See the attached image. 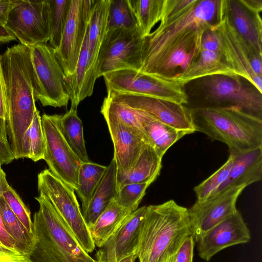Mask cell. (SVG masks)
Here are the masks:
<instances>
[{"label": "cell", "instance_id": "cell-18", "mask_svg": "<svg viewBox=\"0 0 262 262\" xmlns=\"http://www.w3.org/2000/svg\"><path fill=\"white\" fill-rule=\"evenodd\" d=\"M250 239V231L237 210L200 237L196 242L199 255L208 261L220 251Z\"/></svg>", "mask_w": 262, "mask_h": 262}, {"label": "cell", "instance_id": "cell-41", "mask_svg": "<svg viewBox=\"0 0 262 262\" xmlns=\"http://www.w3.org/2000/svg\"><path fill=\"white\" fill-rule=\"evenodd\" d=\"M14 159L13 153L8 141L0 135V165L9 164Z\"/></svg>", "mask_w": 262, "mask_h": 262}, {"label": "cell", "instance_id": "cell-16", "mask_svg": "<svg viewBox=\"0 0 262 262\" xmlns=\"http://www.w3.org/2000/svg\"><path fill=\"white\" fill-rule=\"evenodd\" d=\"M246 187H235L221 191L205 200H196L188 209L192 235L195 242L206 231L237 210L236 201Z\"/></svg>", "mask_w": 262, "mask_h": 262}, {"label": "cell", "instance_id": "cell-19", "mask_svg": "<svg viewBox=\"0 0 262 262\" xmlns=\"http://www.w3.org/2000/svg\"><path fill=\"white\" fill-rule=\"evenodd\" d=\"M147 206L130 214L119 228L99 247L96 254L97 262H119L136 254L140 227Z\"/></svg>", "mask_w": 262, "mask_h": 262}, {"label": "cell", "instance_id": "cell-33", "mask_svg": "<svg viewBox=\"0 0 262 262\" xmlns=\"http://www.w3.org/2000/svg\"><path fill=\"white\" fill-rule=\"evenodd\" d=\"M49 3V39L55 50L60 45L70 9L71 0H48Z\"/></svg>", "mask_w": 262, "mask_h": 262}, {"label": "cell", "instance_id": "cell-45", "mask_svg": "<svg viewBox=\"0 0 262 262\" xmlns=\"http://www.w3.org/2000/svg\"><path fill=\"white\" fill-rule=\"evenodd\" d=\"M0 241L7 247L15 249V243L10 236L6 231L0 213Z\"/></svg>", "mask_w": 262, "mask_h": 262}, {"label": "cell", "instance_id": "cell-42", "mask_svg": "<svg viewBox=\"0 0 262 262\" xmlns=\"http://www.w3.org/2000/svg\"><path fill=\"white\" fill-rule=\"evenodd\" d=\"M0 118L6 122L7 119V110L4 78L0 55Z\"/></svg>", "mask_w": 262, "mask_h": 262}, {"label": "cell", "instance_id": "cell-7", "mask_svg": "<svg viewBox=\"0 0 262 262\" xmlns=\"http://www.w3.org/2000/svg\"><path fill=\"white\" fill-rule=\"evenodd\" d=\"M37 178L39 195L46 197L50 201L83 250L88 253L93 252L95 246L75 190L48 169L40 172Z\"/></svg>", "mask_w": 262, "mask_h": 262}, {"label": "cell", "instance_id": "cell-44", "mask_svg": "<svg viewBox=\"0 0 262 262\" xmlns=\"http://www.w3.org/2000/svg\"><path fill=\"white\" fill-rule=\"evenodd\" d=\"M25 256L26 255L17 250L7 247L0 241V261L17 259Z\"/></svg>", "mask_w": 262, "mask_h": 262}, {"label": "cell", "instance_id": "cell-13", "mask_svg": "<svg viewBox=\"0 0 262 262\" xmlns=\"http://www.w3.org/2000/svg\"><path fill=\"white\" fill-rule=\"evenodd\" d=\"M41 122L45 141L43 160L54 174L75 191L82 162L67 143L53 115L43 114Z\"/></svg>", "mask_w": 262, "mask_h": 262}, {"label": "cell", "instance_id": "cell-21", "mask_svg": "<svg viewBox=\"0 0 262 262\" xmlns=\"http://www.w3.org/2000/svg\"><path fill=\"white\" fill-rule=\"evenodd\" d=\"M228 19L237 33L262 53V20L260 13L247 7L242 0H225Z\"/></svg>", "mask_w": 262, "mask_h": 262}, {"label": "cell", "instance_id": "cell-6", "mask_svg": "<svg viewBox=\"0 0 262 262\" xmlns=\"http://www.w3.org/2000/svg\"><path fill=\"white\" fill-rule=\"evenodd\" d=\"M220 40V53L234 75L262 94V53L245 41L230 24L225 0H220L217 20L213 25Z\"/></svg>", "mask_w": 262, "mask_h": 262}, {"label": "cell", "instance_id": "cell-29", "mask_svg": "<svg viewBox=\"0 0 262 262\" xmlns=\"http://www.w3.org/2000/svg\"><path fill=\"white\" fill-rule=\"evenodd\" d=\"M161 161L162 158L157 155L154 148L147 144L120 187L132 183H152L160 174Z\"/></svg>", "mask_w": 262, "mask_h": 262}, {"label": "cell", "instance_id": "cell-3", "mask_svg": "<svg viewBox=\"0 0 262 262\" xmlns=\"http://www.w3.org/2000/svg\"><path fill=\"white\" fill-rule=\"evenodd\" d=\"M195 131L226 144L231 153L262 147V119L235 106L190 108Z\"/></svg>", "mask_w": 262, "mask_h": 262}, {"label": "cell", "instance_id": "cell-12", "mask_svg": "<svg viewBox=\"0 0 262 262\" xmlns=\"http://www.w3.org/2000/svg\"><path fill=\"white\" fill-rule=\"evenodd\" d=\"M49 8L48 0H17L5 27L27 47L46 43L49 39Z\"/></svg>", "mask_w": 262, "mask_h": 262}, {"label": "cell", "instance_id": "cell-8", "mask_svg": "<svg viewBox=\"0 0 262 262\" xmlns=\"http://www.w3.org/2000/svg\"><path fill=\"white\" fill-rule=\"evenodd\" d=\"M29 48L35 99L43 106L66 107L70 101L66 77L56 57L55 49L45 43Z\"/></svg>", "mask_w": 262, "mask_h": 262}, {"label": "cell", "instance_id": "cell-5", "mask_svg": "<svg viewBox=\"0 0 262 262\" xmlns=\"http://www.w3.org/2000/svg\"><path fill=\"white\" fill-rule=\"evenodd\" d=\"M220 0H197L184 13L161 20L144 37L140 71L151 75L173 45L191 30L210 27L218 19Z\"/></svg>", "mask_w": 262, "mask_h": 262}, {"label": "cell", "instance_id": "cell-32", "mask_svg": "<svg viewBox=\"0 0 262 262\" xmlns=\"http://www.w3.org/2000/svg\"><path fill=\"white\" fill-rule=\"evenodd\" d=\"M164 0H129L138 27L144 37L160 21Z\"/></svg>", "mask_w": 262, "mask_h": 262}, {"label": "cell", "instance_id": "cell-49", "mask_svg": "<svg viewBox=\"0 0 262 262\" xmlns=\"http://www.w3.org/2000/svg\"><path fill=\"white\" fill-rule=\"evenodd\" d=\"M0 262H32V261L30 260L29 257L25 256L19 258L6 261H2Z\"/></svg>", "mask_w": 262, "mask_h": 262}, {"label": "cell", "instance_id": "cell-40", "mask_svg": "<svg viewBox=\"0 0 262 262\" xmlns=\"http://www.w3.org/2000/svg\"><path fill=\"white\" fill-rule=\"evenodd\" d=\"M195 242L192 235L187 236L177 251L174 262H193Z\"/></svg>", "mask_w": 262, "mask_h": 262}, {"label": "cell", "instance_id": "cell-27", "mask_svg": "<svg viewBox=\"0 0 262 262\" xmlns=\"http://www.w3.org/2000/svg\"><path fill=\"white\" fill-rule=\"evenodd\" d=\"M53 117L68 144L82 162L90 161L83 135L82 122L77 115V108L71 107L62 115Z\"/></svg>", "mask_w": 262, "mask_h": 262}, {"label": "cell", "instance_id": "cell-47", "mask_svg": "<svg viewBox=\"0 0 262 262\" xmlns=\"http://www.w3.org/2000/svg\"><path fill=\"white\" fill-rule=\"evenodd\" d=\"M6 180V175L2 168H0V196H2L9 187Z\"/></svg>", "mask_w": 262, "mask_h": 262}, {"label": "cell", "instance_id": "cell-4", "mask_svg": "<svg viewBox=\"0 0 262 262\" xmlns=\"http://www.w3.org/2000/svg\"><path fill=\"white\" fill-rule=\"evenodd\" d=\"M39 207L33 216L32 262H97L81 247L45 196L35 198Z\"/></svg>", "mask_w": 262, "mask_h": 262}, {"label": "cell", "instance_id": "cell-14", "mask_svg": "<svg viewBox=\"0 0 262 262\" xmlns=\"http://www.w3.org/2000/svg\"><path fill=\"white\" fill-rule=\"evenodd\" d=\"M94 0H71L70 9L56 57L65 76L75 72L88 28Z\"/></svg>", "mask_w": 262, "mask_h": 262}, {"label": "cell", "instance_id": "cell-51", "mask_svg": "<svg viewBox=\"0 0 262 262\" xmlns=\"http://www.w3.org/2000/svg\"><path fill=\"white\" fill-rule=\"evenodd\" d=\"M176 254L167 256L162 262H174Z\"/></svg>", "mask_w": 262, "mask_h": 262}, {"label": "cell", "instance_id": "cell-34", "mask_svg": "<svg viewBox=\"0 0 262 262\" xmlns=\"http://www.w3.org/2000/svg\"><path fill=\"white\" fill-rule=\"evenodd\" d=\"M137 21L129 0H110L107 31L138 28Z\"/></svg>", "mask_w": 262, "mask_h": 262}, {"label": "cell", "instance_id": "cell-11", "mask_svg": "<svg viewBox=\"0 0 262 262\" xmlns=\"http://www.w3.org/2000/svg\"><path fill=\"white\" fill-rule=\"evenodd\" d=\"M202 82L207 102L203 107L235 106L262 119V94L244 85L239 77L214 75Z\"/></svg>", "mask_w": 262, "mask_h": 262}, {"label": "cell", "instance_id": "cell-1", "mask_svg": "<svg viewBox=\"0 0 262 262\" xmlns=\"http://www.w3.org/2000/svg\"><path fill=\"white\" fill-rule=\"evenodd\" d=\"M1 59L5 84L8 140L14 159H18L21 158L23 137L37 108L30 48L21 43L8 48Z\"/></svg>", "mask_w": 262, "mask_h": 262}, {"label": "cell", "instance_id": "cell-52", "mask_svg": "<svg viewBox=\"0 0 262 262\" xmlns=\"http://www.w3.org/2000/svg\"><path fill=\"white\" fill-rule=\"evenodd\" d=\"M0 168H1V165H0Z\"/></svg>", "mask_w": 262, "mask_h": 262}, {"label": "cell", "instance_id": "cell-50", "mask_svg": "<svg viewBox=\"0 0 262 262\" xmlns=\"http://www.w3.org/2000/svg\"><path fill=\"white\" fill-rule=\"evenodd\" d=\"M136 258H137V256L134 254L124 258L119 262H134Z\"/></svg>", "mask_w": 262, "mask_h": 262}, {"label": "cell", "instance_id": "cell-28", "mask_svg": "<svg viewBox=\"0 0 262 262\" xmlns=\"http://www.w3.org/2000/svg\"><path fill=\"white\" fill-rule=\"evenodd\" d=\"M132 213L118 205L115 200L113 202L95 223L88 227L95 246L100 247Z\"/></svg>", "mask_w": 262, "mask_h": 262}, {"label": "cell", "instance_id": "cell-35", "mask_svg": "<svg viewBox=\"0 0 262 262\" xmlns=\"http://www.w3.org/2000/svg\"><path fill=\"white\" fill-rule=\"evenodd\" d=\"M233 161V155L230 154L228 160L221 167L194 188L197 201L205 200L217 191L227 180Z\"/></svg>", "mask_w": 262, "mask_h": 262}, {"label": "cell", "instance_id": "cell-23", "mask_svg": "<svg viewBox=\"0 0 262 262\" xmlns=\"http://www.w3.org/2000/svg\"><path fill=\"white\" fill-rule=\"evenodd\" d=\"M214 75L236 76L226 63L220 52L201 49L196 59L183 72L167 80L183 87L191 81Z\"/></svg>", "mask_w": 262, "mask_h": 262}, {"label": "cell", "instance_id": "cell-46", "mask_svg": "<svg viewBox=\"0 0 262 262\" xmlns=\"http://www.w3.org/2000/svg\"><path fill=\"white\" fill-rule=\"evenodd\" d=\"M16 39L13 33L6 27H0V42H8Z\"/></svg>", "mask_w": 262, "mask_h": 262}, {"label": "cell", "instance_id": "cell-2", "mask_svg": "<svg viewBox=\"0 0 262 262\" xmlns=\"http://www.w3.org/2000/svg\"><path fill=\"white\" fill-rule=\"evenodd\" d=\"M192 235L187 208L170 200L147 206L136 251L140 262H162Z\"/></svg>", "mask_w": 262, "mask_h": 262}, {"label": "cell", "instance_id": "cell-26", "mask_svg": "<svg viewBox=\"0 0 262 262\" xmlns=\"http://www.w3.org/2000/svg\"><path fill=\"white\" fill-rule=\"evenodd\" d=\"M117 193L116 167L113 159L82 215L88 226L93 225L103 211L115 200Z\"/></svg>", "mask_w": 262, "mask_h": 262}, {"label": "cell", "instance_id": "cell-38", "mask_svg": "<svg viewBox=\"0 0 262 262\" xmlns=\"http://www.w3.org/2000/svg\"><path fill=\"white\" fill-rule=\"evenodd\" d=\"M26 229L33 234L31 213L17 192L10 186L2 195Z\"/></svg>", "mask_w": 262, "mask_h": 262}, {"label": "cell", "instance_id": "cell-43", "mask_svg": "<svg viewBox=\"0 0 262 262\" xmlns=\"http://www.w3.org/2000/svg\"><path fill=\"white\" fill-rule=\"evenodd\" d=\"M17 0H0V27H5L10 12Z\"/></svg>", "mask_w": 262, "mask_h": 262}, {"label": "cell", "instance_id": "cell-10", "mask_svg": "<svg viewBox=\"0 0 262 262\" xmlns=\"http://www.w3.org/2000/svg\"><path fill=\"white\" fill-rule=\"evenodd\" d=\"M106 91L130 93L155 97L178 104L188 103L183 87L139 70L126 69L103 76Z\"/></svg>", "mask_w": 262, "mask_h": 262}, {"label": "cell", "instance_id": "cell-37", "mask_svg": "<svg viewBox=\"0 0 262 262\" xmlns=\"http://www.w3.org/2000/svg\"><path fill=\"white\" fill-rule=\"evenodd\" d=\"M30 154L28 158L34 162L43 159L45 141L41 117L36 108L30 126Z\"/></svg>", "mask_w": 262, "mask_h": 262}, {"label": "cell", "instance_id": "cell-15", "mask_svg": "<svg viewBox=\"0 0 262 262\" xmlns=\"http://www.w3.org/2000/svg\"><path fill=\"white\" fill-rule=\"evenodd\" d=\"M107 93L112 100L145 112L171 127L191 134L195 132L191 110L185 105L130 93L109 91Z\"/></svg>", "mask_w": 262, "mask_h": 262}, {"label": "cell", "instance_id": "cell-39", "mask_svg": "<svg viewBox=\"0 0 262 262\" xmlns=\"http://www.w3.org/2000/svg\"><path fill=\"white\" fill-rule=\"evenodd\" d=\"M213 25L203 33L201 41V49L220 52V38Z\"/></svg>", "mask_w": 262, "mask_h": 262}, {"label": "cell", "instance_id": "cell-31", "mask_svg": "<svg viewBox=\"0 0 262 262\" xmlns=\"http://www.w3.org/2000/svg\"><path fill=\"white\" fill-rule=\"evenodd\" d=\"M106 168L107 166L90 161L81 163L78 173V185L75 191L80 199L82 211L87 207Z\"/></svg>", "mask_w": 262, "mask_h": 262}, {"label": "cell", "instance_id": "cell-9", "mask_svg": "<svg viewBox=\"0 0 262 262\" xmlns=\"http://www.w3.org/2000/svg\"><path fill=\"white\" fill-rule=\"evenodd\" d=\"M143 38L139 28L108 30L98 56L97 78L119 70H140Z\"/></svg>", "mask_w": 262, "mask_h": 262}, {"label": "cell", "instance_id": "cell-25", "mask_svg": "<svg viewBox=\"0 0 262 262\" xmlns=\"http://www.w3.org/2000/svg\"><path fill=\"white\" fill-rule=\"evenodd\" d=\"M139 120L148 144L162 159L173 144L185 135L191 134L171 127L141 111H139Z\"/></svg>", "mask_w": 262, "mask_h": 262}, {"label": "cell", "instance_id": "cell-36", "mask_svg": "<svg viewBox=\"0 0 262 262\" xmlns=\"http://www.w3.org/2000/svg\"><path fill=\"white\" fill-rule=\"evenodd\" d=\"M151 184L143 183L124 185L118 190L115 201L120 206L133 212L138 209L147 188Z\"/></svg>", "mask_w": 262, "mask_h": 262}, {"label": "cell", "instance_id": "cell-20", "mask_svg": "<svg viewBox=\"0 0 262 262\" xmlns=\"http://www.w3.org/2000/svg\"><path fill=\"white\" fill-rule=\"evenodd\" d=\"M210 27L194 29L185 34L170 48L151 75L167 80L177 70L178 73L183 72L199 55L202 36Z\"/></svg>", "mask_w": 262, "mask_h": 262}, {"label": "cell", "instance_id": "cell-22", "mask_svg": "<svg viewBox=\"0 0 262 262\" xmlns=\"http://www.w3.org/2000/svg\"><path fill=\"white\" fill-rule=\"evenodd\" d=\"M230 154L233 155V161L228 177L215 193L232 187H247L261 180L262 147Z\"/></svg>", "mask_w": 262, "mask_h": 262}, {"label": "cell", "instance_id": "cell-17", "mask_svg": "<svg viewBox=\"0 0 262 262\" xmlns=\"http://www.w3.org/2000/svg\"><path fill=\"white\" fill-rule=\"evenodd\" d=\"M114 147L117 191L148 144L140 129L113 119H105Z\"/></svg>", "mask_w": 262, "mask_h": 262}, {"label": "cell", "instance_id": "cell-30", "mask_svg": "<svg viewBox=\"0 0 262 262\" xmlns=\"http://www.w3.org/2000/svg\"><path fill=\"white\" fill-rule=\"evenodd\" d=\"M0 213L5 228L13 240L16 249L29 257L34 245L33 234L29 232L0 196Z\"/></svg>", "mask_w": 262, "mask_h": 262}, {"label": "cell", "instance_id": "cell-24", "mask_svg": "<svg viewBox=\"0 0 262 262\" xmlns=\"http://www.w3.org/2000/svg\"><path fill=\"white\" fill-rule=\"evenodd\" d=\"M110 0L94 1L91 11L88 28L89 74L95 82L98 56L107 32L108 14Z\"/></svg>", "mask_w": 262, "mask_h": 262}, {"label": "cell", "instance_id": "cell-48", "mask_svg": "<svg viewBox=\"0 0 262 262\" xmlns=\"http://www.w3.org/2000/svg\"><path fill=\"white\" fill-rule=\"evenodd\" d=\"M0 135L5 140H8L6 122L0 118Z\"/></svg>", "mask_w": 262, "mask_h": 262}]
</instances>
